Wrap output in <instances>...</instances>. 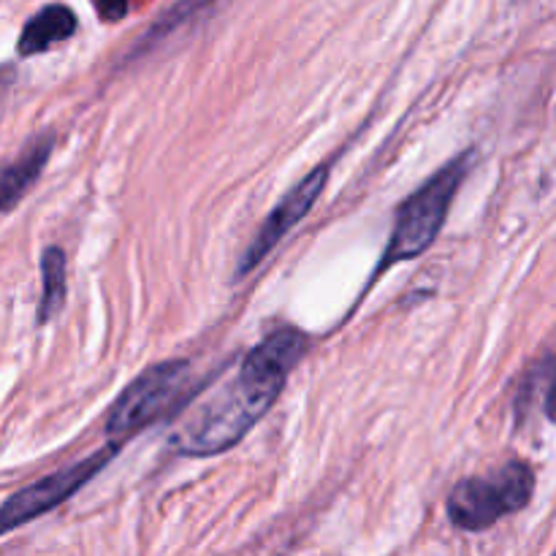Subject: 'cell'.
Here are the masks:
<instances>
[{
  "label": "cell",
  "instance_id": "30bf717a",
  "mask_svg": "<svg viewBox=\"0 0 556 556\" xmlns=\"http://www.w3.org/2000/svg\"><path fill=\"white\" fill-rule=\"evenodd\" d=\"M98 9V16H103L106 22H117L128 14L130 0H92Z\"/></svg>",
  "mask_w": 556,
  "mask_h": 556
},
{
  "label": "cell",
  "instance_id": "3957f363",
  "mask_svg": "<svg viewBox=\"0 0 556 556\" xmlns=\"http://www.w3.org/2000/svg\"><path fill=\"white\" fill-rule=\"evenodd\" d=\"M535 492V472L527 462H505L489 476H472L448 494V519L462 532H486L505 516L527 508Z\"/></svg>",
  "mask_w": 556,
  "mask_h": 556
},
{
  "label": "cell",
  "instance_id": "52a82bcc",
  "mask_svg": "<svg viewBox=\"0 0 556 556\" xmlns=\"http://www.w3.org/2000/svg\"><path fill=\"white\" fill-rule=\"evenodd\" d=\"M52 150L54 136L47 130V134L36 136L14 161L0 166V212H11L30 193V188L43 174V166L49 163Z\"/></svg>",
  "mask_w": 556,
  "mask_h": 556
},
{
  "label": "cell",
  "instance_id": "277c9868",
  "mask_svg": "<svg viewBox=\"0 0 556 556\" xmlns=\"http://www.w3.org/2000/svg\"><path fill=\"white\" fill-rule=\"evenodd\" d=\"M190 364L185 358L161 362L155 367L144 369L123 394L117 396L114 407L106 416V438L109 443H125L128 438L139 434L150 427L155 418L166 413V407L182 391L188 380Z\"/></svg>",
  "mask_w": 556,
  "mask_h": 556
},
{
  "label": "cell",
  "instance_id": "8992f818",
  "mask_svg": "<svg viewBox=\"0 0 556 556\" xmlns=\"http://www.w3.org/2000/svg\"><path fill=\"white\" fill-rule=\"evenodd\" d=\"M326 179H329V166L313 168L302 182L293 185V188L282 195L280 204L269 212L264 226L258 228L255 239L248 244V250H244L242 261H239L237 266V280H242V277H248L250 271L258 269V266L269 258L271 250L288 237V231L309 215L315 201H318L320 193H324Z\"/></svg>",
  "mask_w": 556,
  "mask_h": 556
},
{
  "label": "cell",
  "instance_id": "9c48e42d",
  "mask_svg": "<svg viewBox=\"0 0 556 556\" xmlns=\"http://www.w3.org/2000/svg\"><path fill=\"white\" fill-rule=\"evenodd\" d=\"M68 293V261L60 248H47L41 255V304H38V320L47 324L65 307Z\"/></svg>",
  "mask_w": 556,
  "mask_h": 556
},
{
  "label": "cell",
  "instance_id": "ba28073f",
  "mask_svg": "<svg viewBox=\"0 0 556 556\" xmlns=\"http://www.w3.org/2000/svg\"><path fill=\"white\" fill-rule=\"evenodd\" d=\"M79 22H76V14L63 3L43 5L36 16L27 20V25L22 27L20 43H16V52L22 58H36V54L49 52L58 43L68 41L76 33Z\"/></svg>",
  "mask_w": 556,
  "mask_h": 556
},
{
  "label": "cell",
  "instance_id": "6da1fadb",
  "mask_svg": "<svg viewBox=\"0 0 556 556\" xmlns=\"http://www.w3.org/2000/svg\"><path fill=\"white\" fill-rule=\"evenodd\" d=\"M307 348V334L293 326H280L261 340L239 364L231 383L215 391L179 429V454L217 456L233 448L275 407Z\"/></svg>",
  "mask_w": 556,
  "mask_h": 556
},
{
  "label": "cell",
  "instance_id": "5b68a950",
  "mask_svg": "<svg viewBox=\"0 0 556 556\" xmlns=\"http://www.w3.org/2000/svg\"><path fill=\"white\" fill-rule=\"evenodd\" d=\"M119 454V443H109L106 448L96 451L87 459L76 462V465L65 467V470L49 472V476L38 478L30 486L20 489L16 494H11L3 505H0V538L9 535L11 530H20V527L30 525V521L41 519L49 510H54L58 505L68 503L81 486L92 481L114 456Z\"/></svg>",
  "mask_w": 556,
  "mask_h": 556
},
{
  "label": "cell",
  "instance_id": "7a4b0ae2",
  "mask_svg": "<svg viewBox=\"0 0 556 556\" xmlns=\"http://www.w3.org/2000/svg\"><path fill=\"white\" fill-rule=\"evenodd\" d=\"M472 157H476V152L470 150L456 155L440 172H434L416 193L402 201L400 212H396L394 231H391V239L386 244V253L375 275H383L386 269L402 264V261L418 258V255L432 248L434 239L443 231L445 220H448V210L454 204L456 193H459V185L465 182L467 172H470Z\"/></svg>",
  "mask_w": 556,
  "mask_h": 556
}]
</instances>
